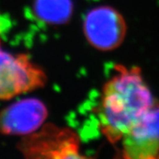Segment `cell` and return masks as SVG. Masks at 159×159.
Masks as SVG:
<instances>
[{"label": "cell", "mask_w": 159, "mask_h": 159, "mask_svg": "<svg viewBox=\"0 0 159 159\" xmlns=\"http://www.w3.org/2000/svg\"><path fill=\"white\" fill-rule=\"evenodd\" d=\"M47 77L26 54H12L0 44V100L34 91L45 85Z\"/></svg>", "instance_id": "cell-2"}, {"label": "cell", "mask_w": 159, "mask_h": 159, "mask_svg": "<svg viewBox=\"0 0 159 159\" xmlns=\"http://www.w3.org/2000/svg\"><path fill=\"white\" fill-rule=\"evenodd\" d=\"M48 116L46 105L36 98H23L0 111V133L27 136L39 130Z\"/></svg>", "instance_id": "cell-5"}, {"label": "cell", "mask_w": 159, "mask_h": 159, "mask_svg": "<svg viewBox=\"0 0 159 159\" xmlns=\"http://www.w3.org/2000/svg\"><path fill=\"white\" fill-rule=\"evenodd\" d=\"M20 150L29 158H81L80 141L76 133L52 124L23 137Z\"/></svg>", "instance_id": "cell-3"}, {"label": "cell", "mask_w": 159, "mask_h": 159, "mask_svg": "<svg viewBox=\"0 0 159 159\" xmlns=\"http://www.w3.org/2000/svg\"><path fill=\"white\" fill-rule=\"evenodd\" d=\"M36 17L49 25H64L71 20L74 6L72 0H34Z\"/></svg>", "instance_id": "cell-7"}, {"label": "cell", "mask_w": 159, "mask_h": 159, "mask_svg": "<svg viewBox=\"0 0 159 159\" xmlns=\"http://www.w3.org/2000/svg\"><path fill=\"white\" fill-rule=\"evenodd\" d=\"M102 87L98 109L99 127L111 143H117L134 125L158 106L137 66L119 65Z\"/></svg>", "instance_id": "cell-1"}, {"label": "cell", "mask_w": 159, "mask_h": 159, "mask_svg": "<svg viewBox=\"0 0 159 159\" xmlns=\"http://www.w3.org/2000/svg\"><path fill=\"white\" fill-rule=\"evenodd\" d=\"M87 42L100 51H111L124 43L127 25L122 13L110 6H99L87 12L83 20Z\"/></svg>", "instance_id": "cell-4"}, {"label": "cell", "mask_w": 159, "mask_h": 159, "mask_svg": "<svg viewBox=\"0 0 159 159\" xmlns=\"http://www.w3.org/2000/svg\"><path fill=\"white\" fill-rule=\"evenodd\" d=\"M121 142L122 156L125 158H159L158 106L134 125Z\"/></svg>", "instance_id": "cell-6"}]
</instances>
